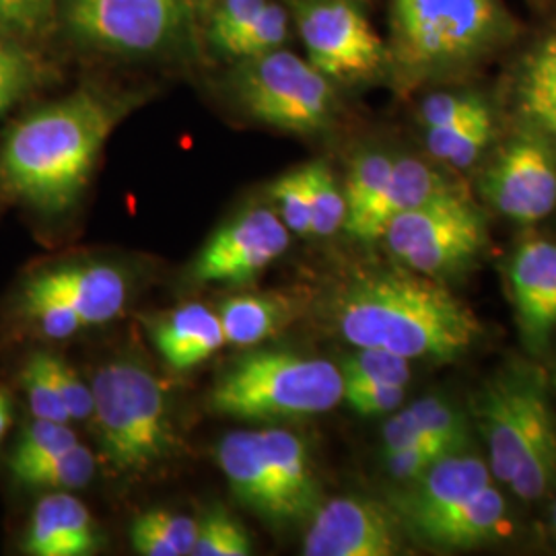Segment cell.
<instances>
[{
    "label": "cell",
    "mask_w": 556,
    "mask_h": 556,
    "mask_svg": "<svg viewBox=\"0 0 556 556\" xmlns=\"http://www.w3.org/2000/svg\"><path fill=\"white\" fill-rule=\"evenodd\" d=\"M124 114L119 101L79 91L20 119L0 144L2 197L43 215L75 206Z\"/></svg>",
    "instance_id": "obj_1"
},
{
    "label": "cell",
    "mask_w": 556,
    "mask_h": 556,
    "mask_svg": "<svg viewBox=\"0 0 556 556\" xmlns=\"http://www.w3.org/2000/svg\"><path fill=\"white\" fill-rule=\"evenodd\" d=\"M334 321L355 349H383L408 361H454L482 334L468 305L435 278L418 273L351 280L334 301Z\"/></svg>",
    "instance_id": "obj_2"
},
{
    "label": "cell",
    "mask_w": 556,
    "mask_h": 556,
    "mask_svg": "<svg viewBox=\"0 0 556 556\" xmlns=\"http://www.w3.org/2000/svg\"><path fill=\"white\" fill-rule=\"evenodd\" d=\"M390 62L404 83L456 75L516 40L503 0H392Z\"/></svg>",
    "instance_id": "obj_3"
},
{
    "label": "cell",
    "mask_w": 556,
    "mask_h": 556,
    "mask_svg": "<svg viewBox=\"0 0 556 556\" xmlns=\"http://www.w3.org/2000/svg\"><path fill=\"white\" fill-rule=\"evenodd\" d=\"M91 390L101 459L114 475H142L174 456L178 435L157 376L119 358L101 367Z\"/></svg>",
    "instance_id": "obj_4"
},
{
    "label": "cell",
    "mask_w": 556,
    "mask_h": 556,
    "mask_svg": "<svg viewBox=\"0 0 556 556\" xmlns=\"http://www.w3.org/2000/svg\"><path fill=\"white\" fill-rule=\"evenodd\" d=\"M208 402L215 413L239 420L312 417L342 402V374L326 358L256 351L220 376Z\"/></svg>",
    "instance_id": "obj_5"
},
{
    "label": "cell",
    "mask_w": 556,
    "mask_h": 556,
    "mask_svg": "<svg viewBox=\"0 0 556 556\" xmlns=\"http://www.w3.org/2000/svg\"><path fill=\"white\" fill-rule=\"evenodd\" d=\"M332 83L285 48L238 60L231 75L239 105L252 118L293 135H316L330 126L337 110Z\"/></svg>",
    "instance_id": "obj_6"
},
{
    "label": "cell",
    "mask_w": 556,
    "mask_h": 556,
    "mask_svg": "<svg viewBox=\"0 0 556 556\" xmlns=\"http://www.w3.org/2000/svg\"><path fill=\"white\" fill-rule=\"evenodd\" d=\"M73 38L110 54L151 56L176 48L197 17V0H62Z\"/></svg>",
    "instance_id": "obj_7"
},
{
    "label": "cell",
    "mask_w": 556,
    "mask_h": 556,
    "mask_svg": "<svg viewBox=\"0 0 556 556\" xmlns=\"http://www.w3.org/2000/svg\"><path fill=\"white\" fill-rule=\"evenodd\" d=\"M381 239L406 268L438 278L477 258L486 243V219L475 202L454 190L402 213Z\"/></svg>",
    "instance_id": "obj_8"
},
{
    "label": "cell",
    "mask_w": 556,
    "mask_h": 556,
    "mask_svg": "<svg viewBox=\"0 0 556 556\" xmlns=\"http://www.w3.org/2000/svg\"><path fill=\"white\" fill-rule=\"evenodd\" d=\"M307 60L330 80L374 77L390 50L357 0H289Z\"/></svg>",
    "instance_id": "obj_9"
},
{
    "label": "cell",
    "mask_w": 556,
    "mask_h": 556,
    "mask_svg": "<svg viewBox=\"0 0 556 556\" xmlns=\"http://www.w3.org/2000/svg\"><path fill=\"white\" fill-rule=\"evenodd\" d=\"M480 192L507 219L532 225L556 208V140L528 128L489 163Z\"/></svg>",
    "instance_id": "obj_10"
},
{
    "label": "cell",
    "mask_w": 556,
    "mask_h": 556,
    "mask_svg": "<svg viewBox=\"0 0 556 556\" xmlns=\"http://www.w3.org/2000/svg\"><path fill=\"white\" fill-rule=\"evenodd\" d=\"M548 400L544 376L528 365L509 367L475 400L478 431L489 450L493 478L511 484L538 408Z\"/></svg>",
    "instance_id": "obj_11"
},
{
    "label": "cell",
    "mask_w": 556,
    "mask_h": 556,
    "mask_svg": "<svg viewBox=\"0 0 556 556\" xmlns=\"http://www.w3.org/2000/svg\"><path fill=\"white\" fill-rule=\"evenodd\" d=\"M289 241V229L277 213L250 208L206 241L192 264V277L199 282L243 285L280 258Z\"/></svg>",
    "instance_id": "obj_12"
},
{
    "label": "cell",
    "mask_w": 556,
    "mask_h": 556,
    "mask_svg": "<svg viewBox=\"0 0 556 556\" xmlns=\"http://www.w3.org/2000/svg\"><path fill=\"white\" fill-rule=\"evenodd\" d=\"M303 538L307 556H392L402 548L400 519L390 505L338 497L318 505Z\"/></svg>",
    "instance_id": "obj_13"
},
{
    "label": "cell",
    "mask_w": 556,
    "mask_h": 556,
    "mask_svg": "<svg viewBox=\"0 0 556 556\" xmlns=\"http://www.w3.org/2000/svg\"><path fill=\"white\" fill-rule=\"evenodd\" d=\"M493 484L489 464L457 452L441 457L425 475L390 495V507L408 530L427 517L438 516Z\"/></svg>",
    "instance_id": "obj_14"
},
{
    "label": "cell",
    "mask_w": 556,
    "mask_h": 556,
    "mask_svg": "<svg viewBox=\"0 0 556 556\" xmlns=\"http://www.w3.org/2000/svg\"><path fill=\"white\" fill-rule=\"evenodd\" d=\"M517 326L523 342L538 353L556 328V243L530 239L509 264Z\"/></svg>",
    "instance_id": "obj_15"
},
{
    "label": "cell",
    "mask_w": 556,
    "mask_h": 556,
    "mask_svg": "<svg viewBox=\"0 0 556 556\" xmlns=\"http://www.w3.org/2000/svg\"><path fill=\"white\" fill-rule=\"evenodd\" d=\"M100 542V530L79 498L68 491H52L29 516L23 551L31 556H89Z\"/></svg>",
    "instance_id": "obj_16"
},
{
    "label": "cell",
    "mask_w": 556,
    "mask_h": 556,
    "mask_svg": "<svg viewBox=\"0 0 556 556\" xmlns=\"http://www.w3.org/2000/svg\"><path fill=\"white\" fill-rule=\"evenodd\" d=\"M34 280L64 299L85 326L112 321L128 301V280L110 264H68Z\"/></svg>",
    "instance_id": "obj_17"
},
{
    "label": "cell",
    "mask_w": 556,
    "mask_h": 556,
    "mask_svg": "<svg viewBox=\"0 0 556 556\" xmlns=\"http://www.w3.org/2000/svg\"><path fill=\"white\" fill-rule=\"evenodd\" d=\"M454 190H457L456 184L441 176L431 165L413 157H394L392 172L383 190L379 192L376 204L346 231L349 236L361 241H376L381 239L386 227L402 213H408L420 204Z\"/></svg>",
    "instance_id": "obj_18"
},
{
    "label": "cell",
    "mask_w": 556,
    "mask_h": 556,
    "mask_svg": "<svg viewBox=\"0 0 556 556\" xmlns=\"http://www.w3.org/2000/svg\"><path fill=\"white\" fill-rule=\"evenodd\" d=\"M217 462L233 495L243 505L268 521L285 523L277 484L270 464L264 456L258 431H236L220 439Z\"/></svg>",
    "instance_id": "obj_19"
},
{
    "label": "cell",
    "mask_w": 556,
    "mask_h": 556,
    "mask_svg": "<svg viewBox=\"0 0 556 556\" xmlns=\"http://www.w3.org/2000/svg\"><path fill=\"white\" fill-rule=\"evenodd\" d=\"M258 435L277 484L285 523L312 516L319 505V482L305 441L287 429H264Z\"/></svg>",
    "instance_id": "obj_20"
},
{
    "label": "cell",
    "mask_w": 556,
    "mask_h": 556,
    "mask_svg": "<svg viewBox=\"0 0 556 556\" xmlns=\"http://www.w3.org/2000/svg\"><path fill=\"white\" fill-rule=\"evenodd\" d=\"M505 514V497L491 484L475 497L418 521L410 532L438 548H475L497 536Z\"/></svg>",
    "instance_id": "obj_21"
},
{
    "label": "cell",
    "mask_w": 556,
    "mask_h": 556,
    "mask_svg": "<svg viewBox=\"0 0 556 556\" xmlns=\"http://www.w3.org/2000/svg\"><path fill=\"white\" fill-rule=\"evenodd\" d=\"M151 337L163 358L179 371L204 363L225 344L219 316L199 303L155 319Z\"/></svg>",
    "instance_id": "obj_22"
},
{
    "label": "cell",
    "mask_w": 556,
    "mask_h": 556,
    "mask_svg": "<svg viewBox=\"0 0 556 556\" xmlns=\"http://www.w3.org/2000/svg\"><path fill=\"white\" fill-rule=\"evenodd\" d=\"M516 103L528 128L556 140V31L538 40L521 60Z\"/></svg>",
    "instance_id": "obj_23"
},
{
    "label": "cell",
    "mask_w": 556,
    "mask_h": 556,
    "mask_svg": "<svg viewBox=\"0 0 556 556\" xmlns=\"http://www.w3.org/2000/svg\"><path fill=\"white\" fill-rule=\"evenodd\" d=\"M225 342L254 346L278 334L295 318V299L280 293H248L223 301L219 314Z\"/></svg>",
    "instance_id": "obj_24"
},
{
    "label": "cell",
    "mask_w": 556,
    "mask_h": 556,
    "mask_svg": "<svg viewBox=\"0 0 556 556\" xmlns=\"http://www.w3.org/2000/svg\"><path fill=\"white\" fill-rule=\"evenodd\" d=\"M422 132L427 149L435 160L456 169H466L475 165L491 144L495 137V118L486 105L468 118Z\"/></svg>",
    "instance_id": "obj_25"
},
{
    "label": "cell",
    "mask_w": 556,
    "mask_h": 556,
    "mask_svg": "<svg viewBox=\"0 0 556 556\" xmlns=\"http://www.w3.org/2000/svg\"><path fill=\"white\" fill-rule=\"evenodd\" d=\"M197 534V519L167 509H149L130 528L132 546L144 556L192 555Z\"/></svg>",
    "instance_id": "obj_26"
},
{
    "label": "cell",
    "mask_w": 556,
    "mask_h": 556,
    "mask_svg": "<svg viewBox=\"0 0 556 556\" xmlns=\"http://www.w3.org/2000/svg\"><path fill=\"white\" fill-rule=\"evenodd\" d=\"M98 470V462L89 447L73 445L56 456L46 457L13 472L25 486L48 491H75L91 482Z\"/></svg>",
    "instance_id": "obj_27"
},
{
    "label": "cell",
    "mask_w": 556,
    "mask_h": 556,
    "mask_svg": "<svg viewBox=\"0 0 556 556\" xmlns=\"http://www.w3.org/2000/svg\"><path fill=\"white\" fill-rule=\"evenodd\" d=\"M392 165H394V157L381 151L361 153L357 160L353 161L346 176V184L342 188L346 199L344 229H351L376 204L379 192L383 190L388 176L392 172Z\"/></svg>",
    "instance_id": "obj_28"
},
{
    "label": "cell",
    "mask_w": 556,
    "mask_h": 556,
    "mask_svg": "<svg viewBox=\"0 0 556 556\" xmlns=\"http://www.w3.org/2000/svg\"><path fill=\"white\" fill-rule=\"evenodd\" d=\"M312 206V236H334L346 220V199L328 163L314 161L305 165Z\"/></svg>",
    "instance_id": "obj_29"
},
{
    "label": "cell",
    "mask_w": 556,
    "mask_h": 556,
    "mask_svg": "<svg viewBox=\"0 0 556 556\" xmlns=\"http://www.w3.org/2000/svg\"><path fill=\"white\" fill-rule=\"evenodd\" d=\"M21 309L25 318L36 324L46 337L54 340L73 337L85 326L77 312L64 299L41 287L34 278L27 280L23 287Z\"/></svg>",
    "instance_id": "obj_30"
},
{
    "label": "cell",
    "mask_w": 556,
    "mask_h": 556,
    "mask_svg": "<svg viewBox=\"0 0 556 556\" xmlns=\"http://www.w3.org/2000/svg\"><path fill=\"white\" fill-rule=\"evenodd\" d=\"M77 443L79 439L66 422L36 418L21 431L20 439L9 456V470L13 475L29 464L56 456Z\"/></svg>",
    "instance_id": "obj_31"
},
{
    "label": "cell",
    "mask_w": 556,
    "mask_h": 556,
    "mask_svg": "<svg viewBox=\"0 0 556 556\" xmlns=\"http://www.w3.org/2000/svg\"><path fill=\"white\" fill-rule=\"evenodd\" d=\"M266 0H206V38L223 56H231L241 34L262 11Z\"/></svg>",
    "instance_id": "obj_32"
},
{
    "label": "cell",
    "mask_w": 556,
    "mask_h": 556,
    "mask_svg": "<svg viewBox=\"0 0 556 556\" xmlns=\"http://www.w3.org/2000/svg\"><path fill=\"white\" fill-rule=\"evenodd\" d=\"M289 21L291 13L287 7L275 0H266L262 11L241 34L229 59H254L285 48V41L289 40Z\"/></svg>",
    "instance_id": "obj_33"
},
{
    "label": "cell",
    "mask_w": 556,
    "mask_h": 556,
    "mask_svg": "<svg viewBox=\"0 0 556 556\" xmlns=\"http://www.w3.org/2000/svg\"><path fill=\"white\" fill-rule=\"evenodd\" d=\"M194 556L252 555V540L238 519L223 507L206 511L199 521V534L192 548Z\"/></svg>",
    "instance_id": "obj_34"
},
{
    "label": "cell",
    "mask_w": 556,
    "mask_h": 556,
    "mask_svg": "<svg viewBox=\"0 0 556 556\" xmlns=\"http://www.w3.org/2000/svg\"><path fill=\"white\" fill-rule=\"evenodd\" d=\"M40 83V64L20 41L0 36V116Z\"/></svg>",
    "instance_id": "obj_35"
},
{
    "label": "cell",
    "mask_w": 556,
    "mask_h": 556,
    "mask_svg": "<svg viewBox=\"0 0 556 556\" xmlns=\"http://www.w3.org/2000/svg\"><path fill=\"white\" fill-rule=\"evenodd\" d=\"M338 369L342 379L402 388H406V383L413 378L410 361L383 349H358L357 353L342 358Z\"/></svg>",
    "instance_id": "obj_36"
},
{
    "label": "cell",
    "mask_w": 556,
    "mask_h": 556,
    "mask_svg": "<svg viewBox=\"0 0 556 556\" xmlns=\"http://www.w3.org/2000/svg\"><path fill=\"white\" fill-rule=\"evenodd\" d=\"M404 415L410 418L417 429L431 438L445 439L462 447L470 445V429L466 417L456 406L441 397H420L418 402L404 408Z\"/></svg>",
    "instance_id": "obj_37"
},
{
    "label": "cell",
    "mask_w": 556,
    "mask_h": 556,
    "mask_svg": "<svg viewBox=\"0 0 556 556\" xmlns=\"http://www.w3.org/2000/svg\"><path fill=\"white\" fill-rule=\"evenodd\" d=\"M270 197L277 202L280 220L298 236H312V206L305 165L293 169L270 186Z\"/></svg>",
    "instance_id": "obj_38"
},
{
    "label": "cell",
    "mask_w": 556,
    "mask_h": 556,
    "mask_svg": "<svg viewBox=\"0 0 556 556\" xmlns=\"http://www.w3.org/2000/svg\"><path fill=\"white\" fill-rule=\"evenodd\" d=\"M62 0H0V36L21 41L40 36Z\"/></svg>",
    "instance_id": "obj_39"
},
{
    "label": "cell",
    "mask_w": 556,
    "mask_h": 556,
    "mask_svg": "<svg viewBox=\"0 0 556 556\" xmlns=\"http://www.w3.org/2000/svg\"><path fill=\"white\" fill-rule=\"evenodd\" d=\"M23 386L29 397V408L36 418L68 422L66 408L59 396V390L48 369V353H36L23 367Z\"/></svg>",
    "instance_id": "obj_40"
},
{
    "label": "cell",
    "mask_w": 556,
    "mask_h": 556,
    "mask_svg": "<svg viewBox=\"0 0 556 556\" xmlns=\"http://www.w3.org/2000/svg\"><path fill=\"white\" fill-rule=\"evenodd\" d=\"M486 105L489 103L472 91H438L420 101L417 118L422 130H431L468 118Z\"/></svg>",
    "instance_id": "obj_41"
},
{
    "label": "cell",
    "mask_w": 556,
    "mask_h": 556,
    "mask_svg": "<svg viewBox=\"0 0 556 556\" xmlns=\"http://www.w3.org/2000/svg\"><path fill=\"white\" fill-rule=\"evenodd\" d=\"M457 452H466V447H459L450 441H429L422 445L383 452V462L392 478H396L402 484H408L417 480L420 475H425L433 464H438L441 457L457 454Z\"/></svg>",
    "instance_id": "obj_42"
},
{
    "label": "cell",
    "mask_w": 556,
    "mask_h": 556,
    "mask_svg": "<svg viewBox=\"0 0 556 556\" xmlns=\"http://www.w3.org/2000/svg\"><path fill=\"white\" fill-rule=\"evenodd\" d=\"M342 402H346L361 417L390 415L402 406L404 388L342 379Z\"/></svg>",
    "instance_id": "obj_43"
},
{
    "label": "cell",
    "mask_w": 556,
    "mask_h": 556,
    "mask_svg": "<svg viewBox=\"0 0 556 556\" xmlns=\"http://www.w3.org/2000/svg\"><path fill=\"white\" fill-rule=\"evenodd\" d=\"M48 369L71 420H87L93 413V390L64 358L48 355Z\"/></svg>",
    "instance_id": "obj_44"
},
{
    "label": "cell",
    "mask_w": 556,
    "mask_h": 556,
    "mask_svg": "<svg viewBox=\"0 0 556 556\" xmlns=\"http://www.w3.org/2000/svg\"><path fill=\"white\" fill-rule=\"evenodd\" d=\"M11 422V410H9V397L0 396V439L4 438Z\"/></svg>",
    "instance_id": "obj_45"
},
{
    "label": "cell",
    "mask_w": 556,
    "mask_h": 556,
    "mask_svg": "<svg viewBox=\"0 0 556 556\" xmlns=\"http://www.w3.org/2000/svg\"><path fill=\"white\" fill-rule=\"evenodd\" d=\"M551 532L556 538V501L553 503V509H551Z\"/></svg>",
    "instance_id": "obj_46"
},
{
    "label": "cell",
    "mask_w": 556,
    "mask_h": 556,
    "mask_svg": "<svg viewBox=\"0 0 556 556\" xmlns=\"http://www.w3.org/2000/svg\"><path fill=\"white\" fill-rule=\"evenodd\" d=\"M553 383H555V388H556V369H555V378H553Z\"/></svg>",
    "instance_id": "obj_47"
},
{
    "label": "cell",
    "mask_w": 556,
    "mask_h": 556,
    "mask_svg": "<svg viewBox=\"0 0 556 556\" xmlns=\"http://www.w3.org/2000/svg\"><path fill=\"white\" fill-rule=\"evenodd\" d=\"M0 396H2V392H0Z\"/></svg>",
    "instance_id": "obj_48"
}]
</instances>
